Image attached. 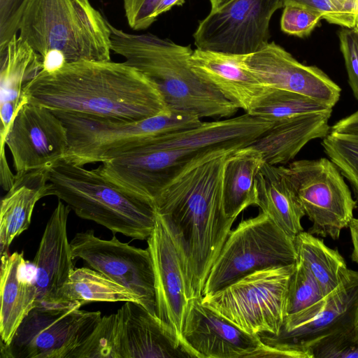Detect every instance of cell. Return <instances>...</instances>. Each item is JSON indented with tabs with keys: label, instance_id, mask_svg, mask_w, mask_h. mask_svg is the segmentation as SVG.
<instances>
[{
	"label": "cell",
	"instance_id": "cell-1",
	"mask_svg": "<svg viewBox=\"0 0 358 358\" xmlns=\"http://www.w3.org/2000/svg\"><path fill=\"white\" fill-rule=\"evenodd\" d=\"M236 150H220L196 158L154 201L177 249L189 299L203 296L211 267L235 221L224 211L222 180L227 158Z\"/></svg>",
	"mask_w": 358,
	"mask_h": 358
},
{
	"label": "cell",
	"instance_id": "cell-2",
	"mask_svg": "<svg viewBox=\"0 0 358 358\" xmlns=\"http://www.w3.org/2000/svg\"><path fill=\"white\" fill-rule=\"evenodd\" d=\"M24 95L52 110L116 121H138L170 110L155 83L125 62L81 60L41 71Z\"/></svg>",
	"mask_w": 358,
	"mask_h": 358
},
{
	"label": "cell",
	"instance_id": "cell-3",
	"mask_svg": "<svg viewBox=\"0 0 358 358\" xmlns=\"http://www.w3.org/2000/svg\"><path fill=\"white\" fill-rule=\"evenodd\" d=\"M108 24L112 51L155 83L169 109L201 119L230 117L238 111L237 106L194 71L189 45L150 33L130 34Z\"/></svg>",
	"mask_w": 358,
	"mask_h": 358
},
{
	"label": "cell",
	"instance_id": "cell-4",
	"mask_svg": "<svg viewBox=\"0 0 358 358\" xmlns=\"http://www.w3.org/2000/svg\"><path fill=\"white\" fill-rule=\"evenodd\" d=\"M47 196H55L80 217L134 239L147 240L157 213L154 205L124 191L98 170L62 159L47 170Z\"/></svg>",
	"mask_w": 358,
	"mask_h": 358
},
{
	"label": "cell",
	"instance_id": "cell-5",
	"mask_svg": "<svg viewBox=\"0 0 358 358\" xmlns=\"http://www.w3.org/2000/svg\"><path fill=\"white\" fill-rule=\"evenodd\" d=\"M108 22L89 0H27L18 36L42 57L56 50L66 63L109 61Z\"/></svg>",
	"mask_w": 358,
	"mask_h": 358
},
{
	"label": "cell",
	"instance_id": "cell-6",
	"mask_svg": "<svg viewBox=\"0 0 358 358\" xmlns=\"http://www.w3.org/2000/svg\"><path fill=\"white\" fill-rule=\"evenodd\" d=\"M52 111L67 130L69 150L64 159L81 166L102 163L150 138L188 129L202 122L196 115L172 110L134 122Z\"/></svg>",
	"mask_w": 358,
	"mask_h": 358
},
{
	"label": "cell",
	"instance_id": "cell-7",
	"mask_svg": "<svg viewBox=\"0 0 358 358\" xmlns=\"http://www.w3.org/2000/svg\"><path fill=\"white\" fill-rule=\"evenodd\" d=\"M294 240L266 214L241 221L231 231L206 281L203 296L212 294L255 271L295 264Z\"/></svg>",
	"mask_w": 358,
	"mask_h": 358
},
{
	"label": "cell",
	"instance_id": "cell-8",
	"mask_svg": "<svg viewBox=\"0 0 358 358\" xmlns=\"http://www.w3.org/2000/svg\"><path fill=\"white\" fill-rule=\"evenodd\" d=\"M295 264L250 273L202 296L203 303L250 334H278L286 316L288 285Z\"/></svg>",
	"mask_w": 358,
	"mask_h": 358
},
{
	"label": "cell",
	"instance_id": "cell-9",
	"mask_svg": "<svg viewBox=\"0 0 358 358\" xmlns=\"http://www.w3.org/2000/svg\"><path fill=\"white\" fill-rule=\"evenodd\" d=\"M358 271L349 270L339 286L313 306L287 315L278 334H259V357L310 358L306 348L329 334L356 323Z\"/></svg>",
	"mask_w": 358,
	"mask_h": 358
},
{
	"label": "cell",
	"instance_id": "cell-10",
	"mask_svg": "<svg viewBox=\"0 0 358 358\" xmlns=\"http://www.w3.org/2000/svg\"><path fill=\"white\" fill-rule=\"evenodd\" d=\"M101 317L100 311L77 306H34L17 327L10 344L1 342V357L71 358Z\"/></svg>",
	"mask_w": 358,
	"mask_h": 358
},
{
	"label": "cell",
	"instance_id": "cell-11",
	"mask_svg": "<svg viewBox=\"0 0 358 358\" xmlns=\"http://www.w3.org/2000/svg\"><path fill=\"white\" fill-rule=\"evenodd\" d=\"M285 168L313 223L308 233L337 240L357 207L338 169L327 158L296 160Z\"/></svg>",
	"mask_w": 358,
	"mask_h": 358
},
{
	"label": "cell",
	"instance_id": "cell-12",
	"mask_svg": "<svg viewBox=\"0 0 358 358\" xmlns=\"http://www.w3.org/2000/svg\"><path fill=\"white\" fill-rule=\"evenodd\" d=\"M283 0H230L210 10L193 34L196 48L248 55L269 42V24Z\"/></svg>",
	"mask_w": 358,
	"mask_h": 358
},
{
	"label": "cell",
	"instance_id": "cell-13",
	"mask_svg": "<svg viewBox=\"0 0 358 358\" xmlns=\"http://www.w3.org/2000/svg\"><path fill=\"white\" fill-rule=\"evenodd\" d=\"M213 151L217 150L162 148L148 140L102 162L97 169L124 191L154 205L160 192L190 162Z\"/></svg>",
	"mask_w": 358,
	"mask_h": 358
},
{
	"label": "cell",
	"instance_id": "cell-14",
	"mask_svg": "<svg viewBox=\"0 0 358 358\" xmlns=\"http://www.w3.org/2000/svg\"><path fill=\"white\" fill-rule=\"evenodd\" d=\"M74 259L137 295L140 304L156 315L155 275L148 248L142 249L120 241L115 236L101 239L93 230L77 233L70 241Z\"/></svg>",
	"mask_w": 358,
	"mask_h": 358
},
{
	"label": "cell",
	"instance_id": "cell-15",
	"mask_svg": "<svg viewBox=\"0 0 358 358\" xmlns=\"http://www.w3.org/2000/svg\"><path fill=\"white\" fill-rule=\"evenodd\" d=\"M15 176L48 169L65 159L69 150L66 128L50 109L26 101L17 110L4 141Z\"/></svg>",
	"mask_w": 358,
	"mask_h": 358
},
{
	"label": "cell",
	"instance_id": "cell-16",
	"mask_svg": "<svg viewBox=\"0 0 358 358\" xmlns=\"http://www.w3.org/2000/svg\"><path fill=\"white\" fill-rule=\"evenodd\" d=\"M180 343L190 358L257 357L264 347L258 334L243 331L202 297L189 299Z\"/></svg>",
	"mask_w": 358,
	"mask_h": 358
},
{
	"label": "cell",
	"instance_id": "cell-17",
	"mask_svg": "<svg viewBox=\"0 0 358 358\" xmlns=\"http://www.w3.org/2000/svg\"><path fill=\"white\" fill-rule=\"evenodd\" d=\"M245 59L248 68L268 88L299 93L332 108L340 99L341 89L324 71L299 62L275 42Z\"/></svg>",
	"mask_w": 358,
	"mask_h": 358
},
{
	"label": "cell",
	"instance_id": "cell-18",
	"mask_svg": "<svg viewBox=\"0 0 358 358\" xmlns=\"http://www.w3.org/2000/svg\"><path fill=\"white\" fill-rule=\"evenodd\" d=\"M147 243L154 269L156 314L181 342L189 299L177 249L158 215Z\"/></svg>",
	"mask_w": 358,
	"mask_h": 358
},
{
	"label": "cell",
	"instance_id": "cell-19",
	"mask_svg": "<svg viewBox=\"0 0 358 358\" xmlns=\"http://www.w3.org/2000/svg\"><path fill=\"white\" fill-rule=\"evenodd\" d=\"M275 122L245 113L224 120L201 122L199 125L148 140L167 149L219 150L240 149L252 143Z\"/></svg>",
	"mask_w": 358,
	"mask_h": 358
},
{
	"label": "cell",
	"instance_id": "cell-20",
	"mask_svg": "<svg viewBox=\"0 0 358 358\" xmlns=\"http://www.w3.org/2000/svg\"><path fill=\"white\" fill-rule=\"evenodd\" d=\"M70 207L62 201L52 213L45 226L33 264L36 306H49L57 292L75 269L74 258L67 236Z\"/></svg>",
	"mask_w": 358,
	"mask_h": 358
},
{
	"label": "cell",
	"instance_id": "cell-21",
	"mask_svg": "<svg viewBox=\"0 0 358 358\" xmlns=\"http://www.w3.org/2000/svg\"><path fill=\"white\" fill-rule=\"evenodd\" d=\"M245 55L196 48L190 57L194 71L227 99L250 113L267 93L266 87L248 68Z\"/></svg>",
	"mask_w": 358,
	"mask_h": 358
},
{
	"label": "cell",
	"instance_id": "cell-22",
	"mask_svg": "<svg viewBox=\"0 0 358 358\" xmlns=\"http://www.w3.org/2000/svg\"><path fill=\"white\" fill-rule=\"evenodd\" d=\"M117 313L120 358H190L171 329L140 303L126 301Z\"/></svg>",
	"mask_w": 358,
	"mask_h": 358
},
{
	"label": "cell",
	"instance_id": "cell-23",
	"mask_svg": "<svg viewBox=\"0 0 358 358\" xmlns=\"http://www.w3.org/2000/svg\"><path fill=\"white\" fill-rule=\"evenodd\" d=\"M0 145L20 106L27 85L43 69V57L17 34L0 45Z\"/></svg>",
	"mask_w": 358,
	"mask_h": 358
},
{
	"label": "cell",
	"instance_id": "cell-24",
	"mask_svg": "<svg viewBox=\"0 0 358 358\" xmlns=\"http://www.w3.org/2000/svg\"><path fill=\"white\" fill-rule=\"evenodd\" d=\"M331 115V113H315L275 121L250 146L260 152L266 163L286 164L308 143L327 135Z\"/></svg>",
	"mask_w": 358,
	"mask_h": 358
},
{
	"label": "cell",
	"instance_id": "cell-25",
	"mask_svg": "<svg viewBox=\"0 0 358 358\" xmlns=\"http://www.w3.org/2000/svg\"><path fill=\"white\" fill-rule=\"evenodd\" d=\"M257 184V206L262 212L294 240L303 231L301 220L305 213L285 166L264 162Z\"/></svg>",
	"mask_w": 358,
	"mask_h": 358
},
{
	"label": "cell",
	"instance_id": "cell-26",
	"mask_svg": "<svg viewBox=\"0 0 358 358\" xmlns=\"http://www.w3.org/2000/svg\"><path fill=\"white\" fill-rule=\"evenodd\" d=\"M25 266L23 252L1 257L0 335L6 345L10 344L21 322L36 305V286L22 275Z\"/></svg>",
	"mask_w": 358,
	"mask_h": 358
},
{
	"label": "cell",
	"instance_id": "cell-27",
	"mask_svg": "<svg viewBox=\"0 0 358 358\" xmlns=\"http://www.w3.org/2000/svg\"><path fill=\"white\" fill-rule=\"evenodd\" d=\"M47 170L33 171L15 176L14 185L1 199V257L8 253L13 239L29 228L36 203L46 196Z\"/></svg>",
	"mask_w": 358,
	"mask_h": 358
},
{
	"label": "cell",
	"instance_id": "cell-28",
	"mask_svg": "<svg viewBox=\"0 0 358 358\" xmlns=\"http://www.w3.org/2000/svg\"><path fill=\"white\" fill-rule=\"evenodd\" d=\"M264 163L259 151L248 145L230 154L225 162L222 194L227 216L236 220L250 206H257V176Z\"/></svg>",
	"mask_w": 358,
	"mask_h": 358
},
{
	"label": "cell",
	"instance_id": "cell-29",
	"mask_svg": "<svg viewBox=\"0 0 358 358\" xmlns=\"http://www.w3.org/2000/svg\"><path fill=\"white\" fill-rule=\"evenodd\" d=\"M133 301L140 303L136 294L96 270L75 268L59 289L49 306L83 305L90 302Z\"/></svg>",
	"mask_w": 358,
	"mask_h": 358
},
{
	"label": "cell",
	"instance_id": "cell-30",
	"mask_svg": "<svg viewBox=\"0 0 358 358\" xmlns=\"http://www.w3.org/2000/svg\"><path fill=\"white\" fill-rule=\"evenodd\" d=\"M297 260L315 277L325 295L336 289L349 272L342 256L313 234L302 231L294 238Z\"/></svg>",
	"mask_w": 358,
	"mask_h": 358
},
{
	"label": "cell",
	"instance_id": "cell-31",
	"mask_svg": "<svg viewBox=\"0 0 358 358\" xmlns=\"http://www.w3.org/2000/svg\"><path fill=\"white\" fill-rule=\"evenodd\" d=\"M322 145L358 199V110L330 127Z\"/></svg>",
	"mask_w": 358,
	"mask_h": 358
},
{
	"label": "cell",
	"instance_id": "cell-32",
	"mask_svg": "<svg viewBox=\"0 0 358 358\" xmlns=\"http://www.w3.org/2000/svg\"><path fill=\"white\" fill-rule=\"evenodd\" d=\"M332 107L307 96L283 90L269 88L249 114L271 121L315 113H331Z\"/></svg>",
	"mask_w": 358,
	"mask_h": 358
},
{
	"label": "cell",
	"instance_id": "cell-33",
	"mask_svg": "<svg viewBox=\"0 0 358 358\" xmlns=\"http://www.w3.org/2000/svg\"><path fill=\"white\" fill-rule=\"evenodd\" d=\"M71 358H120L117 313L101 317L86 341Z\"/></svg>",
	"mask_w": 358,
	"mask_h": 358
},
{
	"label": "cell",
	"instance_id": "cell-34",
	"mask_svg": "<svg viewBox=\"0 0 358 358\" xmlns=\"http://www.w3.org/2000/svg\"><path fill=\"white\" fill-rule=\"evenodd\" d=\"M325 296V294L310 271L296 261L288 285L287 315L304 310Z\"/></svg>",
	"mask_w": 358,
	"mask_h": 358
},
{
	"label": "cell",
	"instance_id": "cell-35",
	"mask_svg": "<svg viewBox=\"0 0 358 358\" xmlns=\"http://www.w3.org/2000/svg\"><path fill=\"white\" fill-rule=\"evenodd\" d=\"M306 350L310 358H358L357 323L310 343Z\"/></svg>",
	"mask_w": 358,
	"mask_h": 358
},
{
	"label": "cell",
	"instance_id": "cell-36",
	"mask_svg": "<svg viewBox=\"0 0 358 358\" xmlns=\"http://www.w3.org/2000/svg\"><path fill=\"white\" fill-rule=\"evenodd\" d=\"M322 19V15L313 10L298 4H286L280 18V29L288 35L304 38Z\"/></svg>",
	"mask_w": 358,
	"mask_h": 358
},
{
	"label": "cell",
	"instance_id": "cell-37",
	"mask_svg": "<svg viewBox=\"0 0 358 358\" xmlns=\"http://www.w3.org/2000/svg\"><path fill=\"white\" fill-rule=\"evenodd\" d=\"M338 35L349 84L358 101V29L355 27H342Z\"/></svg>",
	"mask_w": 358,
	"mask_h": 358
},
{
	"label": "cell",
	"instance_id": "cell-38",
	"mask_svg": "<svg viewBox=\"0 0 358 358\" xmlns=\"http://www.w3.org/2000/svg\"><path fill=\"white\" fill-rule=\"evenodd\" d=\"M160 0H123L125 17L135 31L148 28L156 20L155 10Z\"/></svg>",
	"mask_w": 358,
	"mask_h": 358
},
{
	"label": "cell",
	"instance_id": "cell-39",
	"mask_svg": "<svg viewBox=\"0 0 358 358\" xmlns=\"http://www.w3.org/2000/svg\"><path fill=\"white\" fill-rule=\"evenodd\" d=\"M27 0H0V45L18 32Z\"/></svg>",
	"mask_w": 358,
	"mask_h": 358
},
{
	"label": "cell",
	"instance_id": "cell-40",
	"mask_svg": "<svg viewBox=\"0 0 358 358\" xmlns=\"http://www.w3.org/2000/svg\"><path fill=\"white\" fill-rule=\"evenodd\" d=\"M283 3L284 6L289 3L303 6L320 13L329 23L347 27L344 19L331 0H283Z\"/></svg>",
	"mask_w": 358,
	"mask_h": 358
},
{
	"label": "cell",
	"instance_id": "cell-41",
	"mask_svg": "<svg viewBox=\"0 0 358 358\" xmlns=\"http://www.w3.org/2000/svg\"><path fill=\"white\" fill-rule=\"evenodd\" d=\"M0 176L1 185L3 189L8 192L15 183V174L10 171L5 151L0 152Z\"/></svg>",
	"mask_w": 358,
	"mask_h": 358
},
{
	"label": "cell",
	"instance_id": "cell-42",
	"mask_svg": "<svg viewBox=\"0 0 358 358\" xmlns=\"http://www.w3.org/2000/svg\"><path fill=\"white\" fill-rule=\"evenodd\" d=\"M348 227L353 244L352 259L358 264V218L353 217Z\"/></svg>",
	"mask_w": 358,
	"mask_h": 358
},
{
	"label": "cell",
	"instance_id": "cell-43",
	"mask_svg": "<svg viewBox=\"0 0 358 358\" xmlns=\"http://www.w3.org/2000/svg\"><path fill=\"white\" fill-rule=\"evenodd\" d=\"M184 3V0H160L159 2L155 13L154 17L155 20L162 15L176 6H181Z\"/></svg>",
	"mask_w": 358,
	"mask_h": 358
},
{
	"label": "cell",
	"instance_id": "cell-44",
	"mask_svg": "<svg viewBox=\"0 0 358 358\" xmlns=\"http://www.w3.org/2000/svg\"><path fill=\"white\" fill-rule=\"evenodd\" d=\"M229 1L230 0H209L211 7L210 10L216 9Z\"/></svg>",
	"mask_w": 358,
	"mask_h": 358
},
{
	"label": "cell",
	"instance_id": "cell-45",
	"mask_svg": "<svg viewBox=\"0 0 358 358\" xmlns=\"http://www.w3.org/2000/svg\"><path fill=\"white\" fill-rule=\"evenodd\" d=\"M355 15H358V0H355Z\"/></svg>",
	"mask_w": 358,
	"mask_h": 358
},
{
	"label": "cell",
	"instance_id": "cell-46",
	"mask_svg": "<svg viewBox=\"0 0 358 358\" xmlns=\"http://www.w3.org/2000/svg\"><path fill=\"white\" fill-rule=\"evenodd\" d=\"M355 27L358 29V15L355 16Z\"/></svg>",
	"mask_w": 358,
	"mask_h": 358
},
{
	"label": "cell",
	"instance_id": "cell-47",
	"mask_svg": "<svg viewBox=\"0 0 358 358\" xmlns=\"http://www.w3.org/2000/svg\"><path fill=\"white\" fill-rule=\"evenodd\" d=\"M356 323L358 324V308H357V312Z\"/></svg>",
	"mask_w": 358,
	"mask_h": 358
},
{
	"label": "cell",
	"instance_id": "cell-48",
	"mask_svg": "<svg viewBox=\"0 0 358 358\" xmlns=\"http://www.w3.org/2000/svg\"></svg>",
	"mask_w": 358,
	"mask_h": 358
}]
</instances>
